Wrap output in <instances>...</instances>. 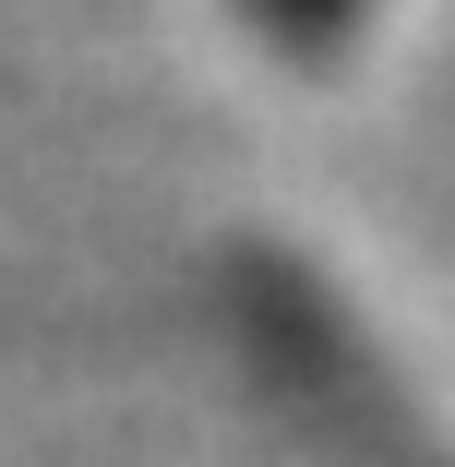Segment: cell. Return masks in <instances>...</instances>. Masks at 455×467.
I'll list each match as a JSON object with an SVG mask.
<instances>
[{
  "label": "cell",
  "mask_w": 455,
  "mask_h": 467,
  "mask_svg": "<svg viewBox=\"0 0 455 467\" xmlns=\"http://www.w3.org/2000/svg\"><path fill=\"white\" fill-rule=\"evenodd\" d=\"M240 13L276 36V48H300V60H312V48H336L359 13H372V0H240Z\"/></svg>",
  "instance_id": "1"
}]
</instances>
